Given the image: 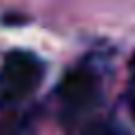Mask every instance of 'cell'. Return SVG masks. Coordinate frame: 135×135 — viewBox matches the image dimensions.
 Listing matches in <instances>:
<instances>
[{"label":"cell","instance_id":"obj_2","mask_svg":"<svg viewBox=\"0 0 135 135\" xmlns=\"http://www.w3.org/2000/svg\"><path fill=\"white\" fill-rule=\"evenodd\" d=\"M97 90H100L97 74L88 66H78L64 76V81L57 88V95L62 100L64 112L69 116H78L81 112H85L95 102Z\"/></svg>","mask_w":135,"mask_h":135},{"label":"cell","instance_id":"obj_3","mask_svg":"<svg viewBox=\"0 0 135 135\" xmlns=\"http://www.w3.org/2000/svg\"><path fill=\"white\" fill-rule=\"evenodd\" d=\"M0 135H28V123L26 119H9L0 123Z\"/></svg>","mask_w":135,"mask_h":135},{"label":"cell","instance_id":"obj_4","mask_svg":"<svg viewBox=\"0 0 135 135\" xmlns=\"http://www.w3.org/2000/svg\"><path fill=\"white\" fill-rule=\"evenodd\" d=\"M128 104H131V112L135 116V55L131 59V69H128Z\"/></svg>","mask_w":135,"mask_h":135},{"label":"cell","instance_id":"obj_1","mask_svg":"<svg viewBox=\"0 0 135 135\" xmlns=\"http://www.w3.org/2000/svg\"><path fill=\"white\" fill-rule=\"evenodd\" d=\"M45 76V64L26 50H12L0 66V107H14L31 97Z\"/></svg>","mask_w":135,"mask_h":135}]
</instances>
